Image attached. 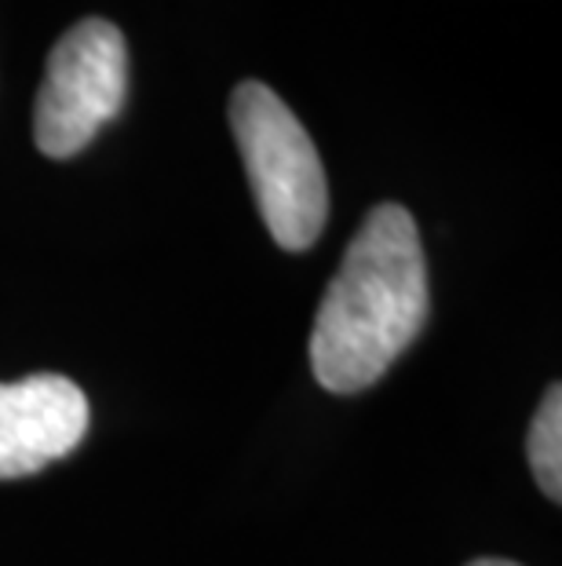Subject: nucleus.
<instances>
[{
    "mask_svg": "<svg viewBox=\"0 0 562 566\" xmlns=\"http://www.w3.org/2000/svg\"><path fill=\"white\" fill-rule=\"evenodd\" d=\"M432 315L427 260L410 209L384 201L365 216L310 329V369L332 395L365 391L399 363Z\"/></svg>",
    "mask_w": 562,
    "mask_h": 566,
    "instance_id": "f257e3e1",
    "label": "nucleus"
},
{
    "mask_svg": "<svg viewBox=\"0 0 562 566\" xmlns=\"http://www.w3.org/2000/svg\"><path fill=\"white\" fill-rule=\"evenodd\" d=\"M231 128L271 238L285 252L310 249L329 220V184L300 117L263 81H242L231 95Z\"/></svg>",
    "mask_w": 562,
    "mask_h": 566,
    "instance_id": "f03ea898",
    "label": "nucleus"
},
{
    "mask_svg": "<svg viewBox=\"0 0 562 566\" xmlns=\"http://www.w3.org/2000/svg\"><path fill=\"white\" fill-rule=\"evenodd\" d=\"M128 99V44L110 19H81L47 55L33 103V139L44 158L66 161L121 114Z\"/></svg>",
    "mask_w": 562,
    "mask_h": 566,
    "instance_id": "7ed1b4c3",
    "label": "nucleus"
},
{
    "mask_svg": "<svg viewBox=\"0 0 562 566\" xmlns=\"http://www.w3.org/2000/svg\"><path fill=\"white\" fill-rule=\"evenodd\" d=\"M88 399L70 377L33 373L0 384V479H22L63 461L88 436Z\"/></svg>",
    "mask_w": 562,
    "mask_h": 566,
    "instance_id": "20e7f679",
    "label": "nucleus"
},
{
    "mask_svg": "<svg viewBox=\"0 0 562 566\" xmlns=\"http://www.w3.org/2000/svg\"><path fill=\"white\" fill-rule=\"evenodd\" d=\"M526 457H530L537 486L548 501H562V388L552 384L533 413L530 436H526Z\"/></svg>",
    "mask_w": 562,
    "mask_h": 566,
    "instance_id": "39448f33",
    "label": "nucleus"
},
{
    "mask_svg": "<svg viewBox=\"0 0 562 566\" xmlns=\"http://www.w3.org/2000/svg\"><path fill=\"white\" fill-rule=\"evenodd\" d=\"M468 566H519V563H511V559H475Z\"/></svg>",
    "mask_w": 562,
    "mask_h": 566,
    "instance_id": "423d86ee",
    "label": "nucleus"
}]
</instances>
